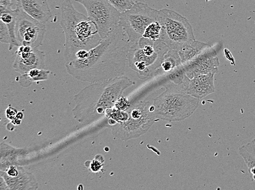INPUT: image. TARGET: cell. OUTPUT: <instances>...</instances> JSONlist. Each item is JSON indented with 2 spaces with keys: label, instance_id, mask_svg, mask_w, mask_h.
Returning <instances> with one entry per match:
<instances>
[{
  "label": "cell",
  "instance_id": "cell-26",
  "mask_svg": "<svg viewBox=\"0 0 255 190\" xmlns=\"http://www.w3.org/2000/svg\"><path fill=\"white\" fill-rule=\"evenodd\" d=\"M103 161H99L97 156H96L95 159L92 161V163L90 165V168L94 172H98L103 164Z\"/></svg>",
  "mask_w": 255,
  "mask_h": 190
},
{
  "label": "cell",
  "instance_id": "cell-19",
  "mask_svg": "<svg viewBox=\"0 0 255 190\" xmlns=\"http://www.w3.org/2000/svg\"><path fill=\"white\" fill-rule=\"evenodd\" d=\"M182 65V63L178 51L169 50L164 55L161 65L156 72L155 76L159 74L166 75Z\"/></svg>",
  "mask_w": 255,
  "mask_h": 190
},
{
  "label": "cell",
  "instance_id": "cell-18",
  "mask_svg": "<svg viewBox=\"0 0 255 190\" xmlns=\"http://www.w3.org/2000/svg\"><path fill=\"white\" fill-rule=\"evenodd\" d=\"M210 46L204 42L196 40L185 45L178 51L182 65L194 60Z\"/></svg>",
  "mask_w": 255,
  "mask_h": 190
},
{
  "label": "cell",
  "instance_id": "cell-30",
  "mask_svg": "<svg viewBox=\"0 0 255 190\" xmlns=\"http://www.w3.org/2000/svg\"></svg>",
  "mask_w": 255,
  "mask_h": 190
},
{
  "label": "cell",
  "instance_id": "cell-2",
  "mask_svg": "<svg viewBox=\"0 0 255 190\" xmlns=\"http://www.w3.org/2000/svg\"><path fill=\"white\" fill-rule=\"evenodd\" d=\"M134 84L124 75L92 83L74 96V119L84 125L97 122L106 116L108 109L115 107L126 89Z\"/></svg>",
  "mask_w": 255,
  "mask_h": 190
},
{
  "label": "cell",
  "instance_id": "cell-13",
  "mask_svg": "<svg viewBox=\"0 0 255 190\" xmlns=\"http://www.w3.org/2000/svg\"><path fill=\"white\" fill-rule=\"evenodd\" d=\"M9 190H35L38 189V183L33 174L26 171L22 166L11 165L4 171H0Z\"/></svg>",
  "mask_w": 255,
  "mask_h": 190
},
{
  "label": "cell",
  "instance_id": "cell-14",
  "mask_svg": "<svg viewBox=\"0 0 255 190\" xmlns=\"http://www.w3.org/2000/svg\"><path fill=\"white\" fill-rule=\"evenodd\" d=\"M214 73L195 76L192 78L185 76L178 88L191 96L202 99L215 92Z\"/></svg>",
  "mask_w": 255,
  "mask_h": 190
},
{
  "label": "cell",
  "instance_id": "cell-4",
  "mask_svg": "<svg viewBox=\"0 0 255 190\" xmlns=\"http://www.w3.org/2000/svg\"><path fill=\"white\" fill-rule=\"evenodd\" d=\"M162 86L165 91L152 99V112L157 120L180 122L198 109L200 99L180 90L171 82H166Z\"/></svg>",
  "mask_w": 255,
  "mask_h": 190
},
{
  "label": "cell",
  "instance_id": "cell-16",
  "mask_svg": "<svg viewBox=\"0 0 255 190\" xmlns=\"http://www.w3.org/2000/svg\"><path fill=\"white\" fill-rule=\"evenodd\" d=\"M28 152L24 149H17L4 142L0 144V171H4L10 166H21L22 160Z\"/></svg>",
  "mask_w": 255,
  "mask_h": 190
},
{
  "label": "cell",
  "instance_id": "cell-9",
  "mask_svg": "<svg viewBox=\"0 0 255 190\" xmlns=\"http://www.w3.org/2000/svg\"><path fill=\"white\" fill-rule=\"evenodd\" d=\"M86 9L88 18L97 25L102 39L120 25L121 13L108 0H74Z\"/></svg>",
  "mask_w": 255,
  "mask_h": 190
},
{
  "label": "cell",
  "instance_id": "cell-29",
  "mask_svg": "<svg viewBox=\"0 0 255 190\" xmlns=\"http://www.w3.org/2000/svg\"><path fill=\"white\" fill-rule=\"evenodd\" d=\"M0 190H9L7 184L1 177H0Z\"/></svg>",
  "mask_w": 255,
  "mask_h": 190
},
{
  "label": "cell",
  "instance_id": "cell-8",
  "mask_svg": "<svg viewBox=\"0 0 255 190\" xmlns=\"http://www.w3.org/2000/svg\"><path fill=\"white\" fill-rule=\"evenodd\" d=\"M159 19L158 10L142 2L134 3L130 9L122 13L120 24L128 40L133 43L141 39L147 26Z\"/></svg>",
  "mask_w": 255,
  "mask_h": 190
},
{
  "label": "cell",
  "instance_id": "cell-22",
  "mask_svg": "<svg viewBox=\"0 0 255 190\" xmlns=\"http://www.w3.org/2000/svg\"><path fill=\"white\" fill-rule=\"evenodd\" d=\"M162 25L159 19L148 25L142 37L152 41L161 40Z\"/></svg>",
  "mask_w": 255,
  "mask_h": 190
},
{
  "label": "cell",
  "instance_id": "cell-1",
  "mask_svg": "<svg viewBox=\"0 0 255 190\" xmlns=\"http://www.w3.org/2000/svg\"><path fill=\"white\" fill-rule=\"evenodd\" d=\"M130 45L120 24L99 45L79 51L65 63L66 70L77 80L91 83L124 76Z\"/></svg>",
  "mask_w": 255,
  "mask_h": 190
},
{
  "label": "cell",
  "instance_id": "cell-27",
  "mask_svg": "<svg viewBox=\"0 0 255 190\" xmlns=\"http://www.w3.org/2000/svg\"><path fill=\"white\" fill-rule=\"evenodd\" d=\"M18 114L17 110L13 107H9L6 111V116L8 119L12 121Z\"/></svg>",
  "mask_w": 255,
  "mask_h": 190
},
{
  "label": "cell",
  "instance_id": "cell-11",
  "mask_svg": "<svg viewBox=\"0 0 255 190\" xmlns=\"http://www.w3.org/2000/svg\"><path fill=\"white\" fill-rule=\"evenodd\" d=\"M45 55L43 51L29 46H20L15 52L14 70L24 75L33 68L43 69Z\"/></svg>",
  "mask_w": 255,
  "mask_h": 190
},
{
  "label": "cell",
  "instance_id": "cell-17",
  "mask_svg": "<svg viewBox=\"0 0 255 190\" xmlns=\"http://www.w3.org/2000/svg\"><path fill=\"white\" fill-rule=\"evenodd\" d=\"M18 12V8L16 7L14 9L0 6V20L6 24L8 28L10 39V44L9 45V50L11 51L15 47H19L15 36L16 20Z\"/></svg>",
  "mask_w": 255,
  "mask_h": 190
},
{
  "label": "cell",
  "instance_id": "cell-15",
  "mask_svg": "<svg viewBox=\"0 0 255 190\" xmlns=\"http://www.w3.org/2000/svg\"><path fill=\"white\" fill-rule=\"evenodd\" d=\"M16 6L22 8L32 18L46 24L52 17L47 0H15Z\"/></svg>",
  "mask_w": 255,
  "mask_h": 190
},
{
  "label": "cell",
  "instance_id": "cell-3",
  "mask_svg": "<svg viewBox=\"0 0 255 190\" xmlns=\"http://www.w3.org/2000/svg\"><path fill=\"white\" fill-rule=\"evenodd\" d=\"M60 25L65 36V63L72 61L79 51L94 48L103 40L95 23L74 8L70 0L62 3Z\"/></svg>",
  "mask_w": 255,
  "mask_h": 190
},
{
  "label": "cell",
  "instance_id": "cell-10",
  "mask_svg": "<svg viewBox=\"0 0 255 190\" xmlns=\"http://www.w3.org/2000/svg\"><path fill=\"white\" fill-rule=\"evenodd\" d=\"M16 20L15 36L19 47L29 46L38 49L42 45L46 28L45 24L32 18L19 6Z\"/></svg>",
  "mask_w": 255,
  "mask_h": 190
},
{
  "label": "cell",
  "instance_id": "cell-23",
  "mask_svg": "<svg viewBox=\"0 0 255 190\" xmlns=\"http://www.w3.org/2000/svg\"><path fill=\"white\" fill-rule=\"evenodd\" d=\"M108 1L121 13L130 9L135 3L132 0H108Z\"/></svg>",
  "mask_w": 255,
  "mask_h": 190
},
{
  "label": "cell",
  "instance_id": "cell-25",
  "mask_svg": "<svg viewBox=\"0 0 255 190\" xmlns=\"http://www.w3.org/2000/svg\"><path fill=\"white\" fill-rule=\"evenodd\" d=\"M131 104L127 98L122 96L117 101L114 107L119 111H125L130 107Z\"/></svg>",
  "mask_w": 255,
  "mask_h": 190
},
{
  "label": "cell",
  "instance_id": "cell-20",
  "mask_svg": "<svg viewBox=\"0 0 255 190\" xmlns=\"http://www.w3.org/2000/svg\"><path fill=\"white\" fill-rule=\"evenodd\" d=\"M238 151L248 167L250 177L255 182V139L241 146Z\"/></svg>",
  "mask_w": 255,
  "mask_h": 190
},
{
  "label": "cell",
  "instance_id": "cell-21",
  "mask_svg": "<svg viewBox=\"0 0 255 190\" xmlns=\"http://www.w3.org/2000/svg\"><path fill=\"white\" fill-rule=\"evenodd\" d=\"M50 72L40 68H33L25 74L21 75L19 83L23 87H28L34 82L47 80Z\"/></svg>",
  "mask_w": 255,
  "mask_h": 190
},
{
  "label": "cell",
  "instance_id": "cell-24",
  "mask_svg": "<svg viewBox=\"0 0 255 190\" xmlns=\"http://www.w3.org/2000/svg\"><path fill=\"white\" fill-rule=\"evenodd\" d=\"M0 41L3 44H10L11 39L7 26L0 20Z\"/></svg>",
  "mask_w": 255,
  "mask_h": 190
},
{
  "label": "cell",
  "instance_id": "cell-5",
  "mask_svg": "<svg viewBox=\"0 0 255 190\" xmlns=\"http://www.w3.org/2000/svg\"><path fill=\"white\" fill-rule=\"evenodd\" d=\"M130 45L128 52V65L141 80L155 76L169 47L161 40L143 38Z\"/></svg>",
  "mask_w": 255,
  "mask_h": 190
},
{
  "label": "cell",
  "instance_id": "cell-28",
  "mask_svg": "<svg viewBox=\"0 0 255 190\" xmlns=\"http://www.w3.org/2000/svg\"><path fill=\"white\" fill-rule=\"evenodd\" d=\"M12 5L11 0H0V6L12 8Z\"/></svg>",
  "mask_w": 255,
  "mask_h": 190
},
{
  "label": "cell",
  "instance_id": "cell-12",
  "mask_svg": "<svg viewBox=\"0 0 255 190\" xmlns=\"http://www.w3.org/2000/svg\"><path fill=\"white\" fill-rule=\"evenodd\" d=\"M183 65L186 75L192 78L195 76L209 73L215 75L219 72L220 62L216 51L210 46L194 60Z\"/></svg>",
  "mask_w": 255,
  "mask_h": 190
},
{
  "label": "cell",
  "instance_id": "cell-6",
  "mask_svg": "<svg viewBox=\"0 0 255 190\" xmlns=\"http://www.w3.org/2000/svg\"><path fill=\"white\" fill-rule=\"evenodd\" d=\"M152 99L131 104L128 119L112 126V134L121 140L136 139L145 134L157 121L152 112Z\"/></svg>",
  "mask_w": 255,
  "mask_h": 190
},
{
  "label": "cell",
  "instance_id": "cell-7",
  "mask_svg": "<svg viewBox=\"0 0 255 190\" xmlns=\"http://www.w3.org/2000/svg\"><path fill=\"white\" fill-rule=\"evenodd\" d=\"M162 25L161 40L169 50L179 51L185 45L195 40L193 30L188 19L174 10H158Z\"/></svg>",
  "mask_w": 255,
  "mask_h": 190
}]
</instances>
